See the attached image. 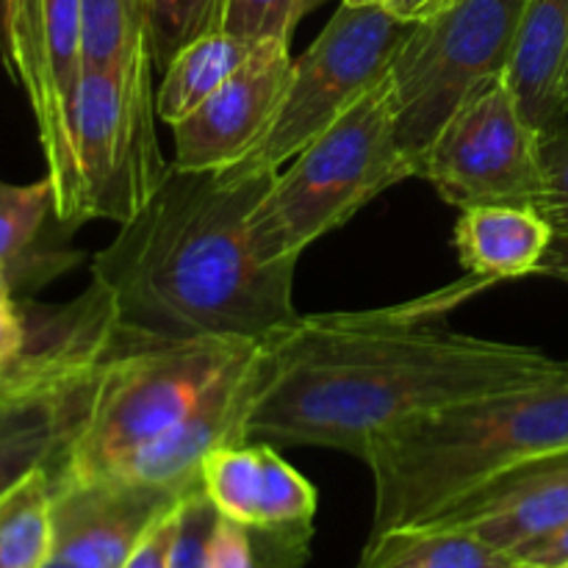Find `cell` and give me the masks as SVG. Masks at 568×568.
I'll return each instance as SVG.
<instances>
[{"mask_svg": "<svg viewBox=\"0 0 568 568\" xmlns=\"http://www.w3.org/2000/svg\"><path fill=\"white\" fill-rule=\"evenodd\" d=\"M277 172L239 161L166 172L150 203L92 258L116 325L150 338L264 342L300 316L297 264H261L250 216Z\"/></svg>", "mask_w": 568, "mask_h": 568, "instance_id": "cell-2", "label": "cell"}, {"mask_svg": "<svg viewBox=\"0 0 568 568\" xmlns=\"http://www.w3.org/2000/svg\"><path fill=\"white\" fill-rule=\"evenodd\" d=\"M416 178L397 131L388 75L347 114L277 170L250 216L261 264H297L300 255L397 183Z\"/></svg>", "mask_w": 568, "mask_h": 568, "instance_id": "cell-5", "label": "cell"}, {"mask_svg": "<svg viewBox=\"0 0 568 568\" xmlns=\"http://www.w3.org/2000/svg\"><path fill=\"white\" fill-rule=\"evenodd\" d=\"M536 275L552 277V281L568 286V231L552 233V244H549L547 255H544Z\"/></svg>", "mask_w": 568, "mask_h": 568, "instance_id": "cell-32", "label": "cell"}, {"mask_svg": "<svg viewBox=\"0 0 568 568\" xmlns=\"http://www.w3.org/2000/svg\"><path fill=\"white\" fill-rule=\"evenodd\" d=\"M14 3L17 0H0V59L9 78L14 67Z\"/></svg>", "mask_w": 568, "mask_h": 568, "instance_id": "cell-33", "label": "cell"}, {"mask_svg": "<svg viewBox=\"0 0 568 568\" xmlns=\"http://www.w3.org/2000/svg\"><path fill=\"white\" fill-rule=\"evenodd\" d=\"M358 568H521L516 555L444 527H408L366 538Z\"/></svg>", "mask_w": 568, "mask_h": 568, "instance_id": "cell-19", "label": "cell"}, {"mask_svg": "<svg viewBox=\"0 0 568 568\" xmlns=\"http://www.w3.org/2000/svg\"><path fill=\"white\" fill-rule=\"evenodd\" d=\"M544 192L536 209L552 225V233L568 231V114L541 133Z\"/></svg>", "mask_w": 568, "mask_h": 568, "instance_id": "cell-27", "label": "cell"}, {"mask_svg": "<svg viewBox=\"0 0 568 568\" xmlns=\"http://www.w3.org/2000/svg\"><path fill=\"white\" fill-rule=\"evenodd\" d=\"M83 67L153 81L148 0H81Z\"/></svg>", "mask_w": 568, "mask_h": 568, "instance_id": "cell-21", "label": "cell"}, {"mask_svg": "<svg viewBox=\"0 0 568 568\" xmlns=\"http://www.w3.org/2000/svg\"><path fill=\"white\" fill-rule=\"evenodd\" d=\"M325 0H225L220 31L247 44H292L294 28Z\"/></svg>", "mask_w": 568, "mask_h": 568, "instance_id": "cell-25", "label": "cell"}, {"mask_svg": "<svg viewBox=\"0 0 568 568\" xmlns=\"http://www.w3.org/2000/svg\"><path fill=\"white\" fill-rule=\"evenodd\" d=\"M449 3V0H444V3H442V9H444V6H447Z\"/></svg>", "mask_w": 568, "mask_h": 568, "instance_id": "cell-40", "label": "cell"}, {"mask_svg": "<svg viewBox=\"0 0 568 568\" xmlns=\"http://www.w3.org/2000/svg\"><path fill=\"white\" fill-rule=\"evenodd\" d=\"M444 0H392V14L405 22H419L436 14Z\"/></svg>", "mask_w": 568, "mask_h": 568, "instance_id": "cell-34", "label": "cell"}, {"mask_svg": "<svg viewBox=\"0 0 568 568\" xmlns=\"http://www.w3.org/2000/svg\"><path fill=\"white\" fill-rule=\"evenodd\" d=\"M181 494L128 483H50L53 558L78 568H122L139 538Z\"/></svg>", "mask_w": 568, "mask_h": 568, "instance_id": "cell-13", "label": "cell"}, {"mask_svg": "<svg viewBox=\"0 0 568 568\" xmlns=\"http://www.w3.org/2000/svg\"><path fill=\"white\" fill-rule=\"evenodd\" d=\"M568 455V369L410 422L369 449V538L427 525L514 471Z\"/></svg>", "mask_w": 568, "mask_h": 568, "instance_id": "cell-3", "label": "cell"}, {"mask_svg": "<svg viewBox=\"0 0 568 568\" xmlns=\"http://www.w3.org/2000/svg\"><path fill=\"white\" fill-rule=\"evenodd\" d=\"M48 220H55V197L48 175L37 183L0 181V270L9 275L11 288L17 270L26 264Z\"/></svg>", "mask_w": 568, "mask_h": 568, "instance_id": "cell-23", "label": "cell"}, {"mask_svg": "<svg viewBox=\"0 0 568 568\" xmlns=\"http://www.w3.org/2000/svg\"><path fill=\"white\" fill-rule=\"evenodd\" d=\"M419 178L455 209L538 203L544 192L541 133L519 109L505 72L460 100L422 155Z\"/></svg>", "mask_w": 568, "mask_h": 568, "instance_id": "cell-9", "label": "cell"}, {"mask_svg": "<svg viewBox=\"0 0 568 568\" xmlns=\"http://www.w3.org/2000/svg\"><path fill=\"white\" fill-rule=\"evenodd\" d=\"M11 292H14V288H11L9 275H6V272L0 270V303H3V300H11Z\"/></svg>", "mask_w": 568, "mask_h": 568, "instance_id": "cell-35", "label": "cell"}, {"mask_svg": "<svg viewBox=\"0 0 568 568\" xmlns=\"http://www.w3.org/2000/svg\"><path fill=\"white\" fill-rule=\"evenodd\" d=\"M83 72L81 0H17L14 67L11 81L26 89L37 116L55 220L75 227V161H72V103Z\"/></svg>", "mask_w": 568, "mask_h": 568, "instance_id": "cell-10", "label": "cell"}, {"mask_svg": "<svg viewBox=\"0 0 568 568\" xmlns=\"http://www.w3.org/2000/svg\"><path fill=\"white\" fill-rule=\"evenodd\" d=\"M31 347V325L26 314L14 305V300L0 303V364L22 358Z\"/></svg>", "mask_w": 568, "mask_h": 568, "instance_id": "cell-30", "label": "cell"}, {"mask_svg": "<svg viewBox=\"0 0 568 568\" xmlns=\"http://www.w3.org/2000/svg\"><path fill=\"white\" fill-rule=\"evenodd\" d=\"M175 530H178V503L150 525V530L139 538V544L131 549V555H128L122 568H170Z\"/></svg>", "mask_w": 568, "mask_h": 568, "instance_id": "cell-29", "label": "cell"}, {"mask_svg": "<svg viewBox=\"0 0 568 568\" xmlns=\"http://www.w3.org/2000/svg\"><path fill=\"white\" fill-rule=\"evenodd\" d=\"M564 89H566V100H568V67H566V83H564Z\"/></svg>", "mask_w": 568, "mask_h": 568, "instance_id": "cell-39", "label": "cell"}, {"mask_svg": "<svg viewBox=\"0 0 568 568\" xmlns=\"http://www.w3.org/2000/svg\"><path fill=\"white\" fill-rule=\"evenodd\" d=\"M153 81L83 67L72 103L75 227L92 220L125 225L164 183Z\"/></svg>", "mask_w": 568, "mask_h": 568, "instance_id": "cell-7", "label": "cell"}, {"mask_svg": "<svg viewBox=\"0 0 568 568\" xmlns=\"http://www.w3.org/2000/svg\"><path fill=\"white\" fill-rule=\"evenodd\" d=\"M453 244L460 266L494 286L536 275L552 244V225L536 205H469L460 209Z\"/></svg>", "mask_w": 568, "mask_h": 568, "instance_id": "cell-17", "label": "cell"}, {"mask_svg": "<svg viewBox=\"0 0 568 568\" xmlns=\"http://www.w3.org/2000/svg\"><path fill=\"white\" fill-rule=\"evenodd\" d=\"M103 364L0 403V499L59 464L87 416Z\"/></svg>", "mask_w": 568, "mask_h": 568, "instance_id": "cell-16", "label": "cell"}, {"mask_svg": "<svg viewBox=\"0 0 568 568\" xmlns=\"http://www.w3.org/2000/svg\"><path fill=\"white\" fill-rule=\"evenodd\" d=\"M0 403H3V399H0Z\"/></svg>", "mask_w": 568, "mask_h": 568, "instance_id": "cell-41", "label": "cell"}, {"mask_svg": "<svg viewBox=\"0 0 568 568\" xmlns=\"http://www.w3.org/2000/svg\"><path fill=\"white\" fill-rule=\"evenodd\" d=\"M253 44L231 37L225 31L194 39L161 72L155 89V111L166 125L192 114L203 100H209L239 67L247 61Z\"/></svg>", "mask_w": 568, "mask_h": 568, "instance_id": "cell-20", "label": "cell"}, {"mask_svg": "<svg viewBox=\"0 0 568 568\" xmlns=\"http://www.w3.org/2000/svg\"><path fill=\"white\" fill-rule=\"evenodd\" d=\"M349 6H381V9H392V0H342Z\"/></svg>", "mask_w": 568, "mask_h": 568, "instance_id": "cell-36", "label": "cell"}, {"mask_svg": "<svg viewBox=\"0 0 568 568\" xmlns=\"http://www.w3.org/2000/svg\"><path fill=\"white\" fill-rule=\"evenodd\" d=\"M42 568H78V566H72V564H67V560L53 558V555H50V560H48V564H44Z\"/></svg>", "mask_w": 568, "mask_h": 568, "instance_id": "cell-37", "label": "cell"}, {"mask_svg": "<svg viewBox=\"0 0 568 568\" xmlns=\"http://www.w3.org/2000/svg\"><path fill=\"white\" fill-rule=\"evenodd\" d=\"M264 381V342L236 369L214 383L205 397L159 442L139 449L111 480L183 494L200 483V464L220 447L247 442V419Z\"/></svg>", "mask_w": 568, "mask_h": 568, "instance_id": "cell-12", "label": "cell"}, {"mask_svg": "<svg viewBox=\"0 0 568 568\" xmlns=\"http://www.w3.org/2000/svg\"><path fill=\"white\" fill-rule=\"evenodd\" d=\"M292 64V44H255L247 61L209 100L172 122V164L194 172L222 170L253 153L281 105Z\"/></svg>", "mask_w": 568, "mask_h": 568, "instance_id": "cell-11", "label": "cell"}, {"mask_svg": "<svg viewBox=\"0 0 568 568\" xmlns=\"http://www.w3.org/2000/svg\"><path fill=\"white\" fill-rule=\"evenodd\" d=\"M564 525H568V455L514 471L419 527L469 532L516 555Z\"/></svg>", "mask_w": 568, "mask_h": 568, "instance_id": "cell-15", "label": "cell"}, {"mask_svg": "<svg viewBox=\"0 0 568 568\" xmlns=\"http://www.w3.org/2000/svg\"><path fill=\"white\" fill-rule=\"evenodd\" d=\"M209 568H258L250 527L220 516L209 541Z\"/></svg>", "mask_w": 568, "mask_h": 568, "instance_id": "cell-28", "label": "cell"}, {"mask_svg": "<svg viewBox=\"0 0 568 568\" xmlns=\"http://www.w3.org/2000/svg\"><path fill=\"white\" fill-rule=\"evenodd\" d=\"M11 397H20V394H3V392H0V399H11Z\"/></svg>", "mask_w": 568, "mask_h": 568, "instance_id": "cell-38", "label": "cell"}, {"mask_svg": "<svg viewBox=\"0 0 568 568\" xmlns=\"http://www.w3.org/2000/svg\"><path fill=\"white\" fill-rule=\"evenodd\" d=\"M258 344L250 338H150L120 327L87 416L50 469V483L111 480L128 458L170 433Z\"/></svg>", "mask_w": 568, "mask_h": 568, "instance_id": "cell-4", "label": "cell"}, {"mask_svg": "<svg viewBox=\"0 0 568 568\" xmlns=\"http://www.w3.org/2000/svg\"><path fill=\"white\" fill-rule=\"evenodd\" d=\"M521 568H568V525L516 552Z\"/></svg>", "mask_w": 568, "mask_h": 568, "instance_id": "cell-31", "label": "cell"}, {"mask_svg": "<svg viewBox=\"0 0 568 568\" xmlns=\"http://www.w3.org/2000/svg\"><path fill=\"white\" fill-rule=\"evenodd\" d=\"M530 0H449L414 22L388 67L397 131L416 166L460 100L514 59Z\"/></svg>", "mask_w": 568, "mask_h": 568, "instance_id": "cell-6", "label": "cell"}, {"mask_svg": "<svg viewBox=\"0 0 568 568\" xmlns=\"http://www.w3.org/2000/svg\"><path fill=\"white\" fill-rule=\"evenodd\" d=\"M568 0H530L505 78L538 133L568 114Z\"/></svg>", "mask_w": 568, "mask_h": 568, "instance_id": "cell-18", "label": "cell"}, {"mask_svg": "<svg viewBox=\"0 0 568 568\" xmlns=\"http://www.w3.org/2000/svg\"><path fill=\"white\" fill-rule=\"evenodd\" d=\"M200 486L225 519L253 530H311L320 494L275 444L220 447L200 464Z\"/></svg>", "mask_w": 568, "mask_h": 568, "instance_id": "cell-14", "label": "cell"}, {"mask_svg": "<svg viewBox=\"0 0 568 568\" xmlns=\"http://www.w3.org/2000/svg\"><path fill=\"white\" fill-rule=\"evenodd\" d=\"M50 555V469H42L0 499V568H42Z\"/></svg>", "mask_w": 568, "mask_h": 568, "instance_id": "cell-22", "label": "cell"}, {"mask_svg": "<svg viewBox=\"0 0 568 568\" xmlns=\"http://www.w3.org/2000/svg\"><path fill=\"white\" fill-rule=\"evenodd\" d=\"M225 0H148V33L155 72H164L178 50L222 28Z\"/></svg>", "mask_w": 568, "mask_h": 568, "instance_id": "cell-24", "label": "cell"}, {"mask_svg": "<svg viewBox=\"0 0 568 568\" xmlns=\"http://www.w3.org/2000/svg\"><path fill=\"white\" fill-rule=\"evenodd\" d=\"M414 22L381 6L342 3L320 37L294 59L286 92L253 153L242 161L277 172L388 75Z\"/></svg>", "mask_w": 568, "mask_h": 568, "instance_id": "cell-8", "label": "cell"}, {"mask_svg": "<svg viewBox=\"0 0 568 568\" xmlns=\"http://www.w3.org/2000/svg\"><path fill=\"white\" fill-rule=\"evenodd\" d=\"M216 508L203 486H192L178 499V530L172 541L170 568H209V541L214 532Z\"/></svg>", "mask_w": 568, "mask_h": 568, "instance_id": "cell-26", "label": "cell"}, {"mask_svg": "<svg viewBox=\"0 0 568 568\" xmlns=\"http://www.w3.org/2000/svg\"><path fill=\"white\" fill-rule=\"evenodd\" d=\"M466 277L416 303L300 314L264 338L247 442L338 449L366 464L397 427L568 369L536 347L455 333L444 316L486 288Z\"/></svg>", "mask_w": 568, "mask_h": 568, "instance_id": "cell-1", "label": "cell"}]
</instances>
